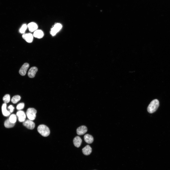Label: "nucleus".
I'll use <instances>...</instances> for the list:
<instances>
[{
  "label": "nucleus",
  "instance_id": "f257e3e1",
  "mask_svg": "<svg viewBox=\"0 0 170 170\" xmlns=\"http://www.w3.org/2000/svg\"><path fill=\"white\" fill-rule=\"evenodd\" d=\"M159 106V102L157 99L152 100L148 106L147 110L148 112L150 113H152L155 112Z\"/></svg>",
  "mask_w": 170,
  "mask_h": 170
},
{
  "label": "nucleus",
  "instance_id": "f03ea898",
  "mask_svg": "<svg viewBox=\"0 0 170 170\" xmlns=\"http://www.w3.org/2000/svg\"><path fill=\"white\" fill-rule=\"evenodd\" d=\"M37 130L41 135L44 137L48 136L50 133L49 128L44 124L39 125L38 127Z\"/></svg>",
  "mask_w": 170,
  "mask_h": 170
},
{
  "label": "nucleus",
  "instance_id": "7ed1b4c3",
  "mask_svg": "<svg viewBox=\"0 0 170 170\" xmlns=\"http://www.w3.org/2000/svg\"><path fill=\"white\" fill-rule=\"evenodd\" d=\"M36 110L34 108H29L27 110L26 114L29 119L33 121L36 117Z\"/></svg>",
  "mask_w": 170,
  "mask_h": 170
},
{
  "label": "nucleus",
  "instance_id": "20e7f679",
  "mask_svg": "<svg viewBox=\"0 0 170 170\" xmlns=\"http://www.w3.org/2000/svg\"><path fill=\"white\" fill-rule=\"evenodd\" d=\"M62 25L59 23H56L51 28L50 31L51 34L53 36L55 35L62 28Z\"/></svg>",
  "mask_w": 170,
  "mask_h": 170
},
{
  "label": "nucleus",
  "instance_id": "39448f33",
  "mask_svg": "<svg viewBox=\"0 0 170 170\" xmlns=\"http://www.w3.org/2000/svg\"><path fill=\"white\" fill-rule=\"evenodd\" d=\"M23 125L28 129L32 130L34 128L35 124L30 119L25 120L23 123Z\"/></svg>",
  "mask_w": 170,
  "mask_h": 170
},
{
  "label": "nucleus",
  "instance_id": "423d86ee",
  "mask_svg": "<svg viewBox=\"0 0 170 170\" xmlns=\"http://www.w3.org/2000/svg\"><path fill=\"white\" fill-rule=\"evenodd\" d=\"M19 121L20 122H23L25 120L26 115L25 112L22 110H19L16 113Z\"/></svg>",
  "mask_w": 170,
  "mask_h": 170
},
{
  "label": "nucleus",
  "instance_id": "0eeeda50",
  "mask_svg": "<svg viewBox=\"0 0 170 170\" xmlns=\"http://www.w3.org/2000/svg\"><path fill=\"white\" fill-rule=\"evenodd\" d=\"M29 66V64L27 63H24L20 69L19 73L21 76H25L26 74L27 71Z\"/></svg>",
  "mask_w": 170,
  "mask_h": 170
},
{
  "label": "nucleus",
  "instance_id": "6e6552de",
  "mask_svg": "<svg viewBox=\"0 0 170 170\" xmlns=\"http://www.w3.org/2000/svg\"><path fill=\"white\" fill-rule=\"evenodd\" d=\"M86 127L84 125L81 126L78 128L76 130L77 134L79 135H82L85 134L87 131Z\"/></svg>",
  "mask_w": 170,
  "mask_h": 170
},
{
  "label": "nucleus",
  "instance_id": "1a4fd4ad",
  "mask_svg": "<svg viewBox=\"0 0 170 170\" xmlns=\"http://www.w3.org/2000/svg\"><path fill=\"white\" fill-rule=\"evenodd\" d=\"M37 71L38 68L37 67L34 66L31 67L28 72V76L30 78L34 77Z\"/></svg>",
  "mask_w": 170,
  "mask_h": 170
},
{
  "label": "nucleus",
  "instance_id": "9d476101",
  "mask_svg": "<svg viewBox=\"0 0 170 170\" xmlns=\"http://www.w3.org/2000/svg\"><path fill=\"white\" fill-rule=\"evenodd\" d=\"M22 37L27 42L29 43L31 42L33 40V35L30 33L23 34L22 35Z\"/></svg>",
  "mask_w": 170,
  "mask_h": 170
},
{
  "label": "nucleus",
  "instance_id": "9b49d317",
  "mask_svg": "<svg viewBox=\"0 0 170 170\" xmlns=\"http://www.w3.org/2000/svg\"><path fill=\"white\" fill-rule=\"evenodd\" d=\"M27 27L30 32L35 31L37 30L38 27L36 24L34 22H31L29 23L27 25Z\"/></svg>",
  "mask_w": 170,
  "mask_h": 170
},
{
  "label": "nucleus",
  "instance_id": "f8f14e48",
  "mask_svg": "<svg viewBox=\"0 0 170 170\" xmlns=\"http://www.w3.org/2000/svg\"><path fill=\"white\" fill-rule=\"evenodd\" d=\"M82 140L80 137L78 136H76L73 139V143L74 146L77 147H79L81 145Z\"/></svg>",
  "mask_w": 170,
  "mask_h": 170
},
{
  "label": "nucleus",
  "instance_id": "ddd939ff",
  "mask_svg": "<svg viewBox=\"0 0 170 170\" xmlns=\"http://www.w3.org/2000/svg\"><path fill=\"white\" fill-rule=\"evenodd\" d=\"M82 151L84 154L88 155L90 154L91 153L92 149L90 146L88 145L82 149Z\"/></svg>",
  "mask_w": 170,
  "mask_h": 170
},
{
  "label": "nucleus",
  "instance_id": "4468645a",
  "mask_svg": "<svg viewBox=\"0 0 170 170\" xmlns=\"http://www.w3.org/2000/svg\"><path fill=\"white\" fill-rule=\"evenodd\" d=\"M7 105L6 103H3L2 106V111L3 115L4 116H8L10 114L9 111L6 108Z\"/></svg>",
  "mask_w": 170,
  "mask_h": 170
},
{
  "label": "nucleus",
  "instance_id": "2eb2a0df",
  "mask_svg": "<svg viewBox=\"0 0 170 170\" xmlns=\"http://www.w3.org/2000/svg\"><path fill=\"white\" fill-rule=\"evenodd\" d=\"M84 139L85 141L88 144L92 143L94 141L93 136L88 134L85 135L84 136Z\"/></svg>",
  "mask_w": 170,
  "mask_h": 170
},
{
  "label": "nucleus",
  "instance_id": "dca6fc26",
  "mask_svg": "<svg viewBox=\"0 0 170 170\" xmlns=\"http://www.w3.org/2000/svg\"><path fill=\"white\" fill-rule=\"evenodd\" d=\"M44 36L43 32L40 30H37L34 31L33 36L35 37L38 38H42Z\"/></svg>",
  "mask_w": 170,
  "mask_h": 170
},
{
  "label": "nucleus",
  "instance_id": "f3484780",
  "mask_svg": "<svg viewBox=\"0 0 170 170\" xmlns=\"http://www.w3.org/2000/svg\"><path fill=\"white\" fill-rule=\"evenodd\" d=\"M4 124L6 128H9L13 127L15 125V123L10 122L8 119L5 121Z\"/></svg>",
  "mask_w": 170,
  "mask_h": 170
},
{
  "label": "nucleus",
  "instance_id": "a211bd4d",
  "mask_svg": "<svg viewBox=\"0 0 170 170\" xmlns=\"http://www.w3.org/2000/svg\"><path fill=\"white\" fill-rule=\"evenodd\" d=\"M21 99L20 96L18 95H15L12 98L11 101L13 103L16 104Z\"/></svg>",
  "mask_w": 170,
  "mask_h": 170
},
{
  "label": "nucleus",
  "instance_id": "6ab92c4d",
  "mask_svg": "<svg viewBox=\"0 0 170 170\" xmlns=\"http://www.w3.org/2000/svg\"><path fill=\"white\" fill-rule=\"evenodd\" d=\"M8 119L10 122L15 123L17 121V116L15 114H12L10 115Z\"/></svg>",
  "mask_w": 170,
  "mask_h": 170
},
{
  "label": "nucleus",
  "instance_id": "aec40b11",
  "mask_svg": "<svg viewBox=\"0 0 170 170\" xmlns=\"http://www.w3.org/2000/svg\"><path fill=\"white\" fill-rule=\"evenodd\" d=\"M3 100L5 103H7L9 102L10 100V95L8 94H5L3 97Z\"/></svg>",
  "mask_w": 170,
  "mask_h": 170
},
{
  "label": "nucleus",
  "instance_id": "412c9836",
  "mask_svg": "<svg viewBox=\"0 0 170 170\" xmlns=\"http://www.w3.org/2000/svg\"><path fill=\"white\" fill-rule=\"evenodd\" d=\"M27 26L26 24H23L20 29L19 31L21 33H25L27 28Z\"/></svg>",
  "mask_w": 170,
  "mask_h": 170
},
{
  "label": "nucleus",
  "instance_id": "4be33fe9",
  "mask_svg": "<svg viewBox=\"0 0 170 170\" xmlns=\"http://www.w3.org/2000/svg\"><path fill=\"white\" fill-rule=\"evenodd\" d=\"M24 106L25 104L23 103H20L17 105L16 109L18 110H20L24 108Z\"/></svg>",
  "mask_w": 170,
  "mask_h": 170
},
{
  "label": "nucleus",
  "instance_id": "5701e85b",
  "mask_svg": "<svg viewBox=\"0 0 170 170\" xmlns=\"http://www.w3.org/2000/svg\"><path fill=\"white\" fill-rule=\"evenodd\" d=\"M8 109L9 110L10 113H11L13 111L14 107L12 105H10L8 107Z\"/></svg>",
  "mask_w": 170,
  "mask_h": 170
}]
</instances>
